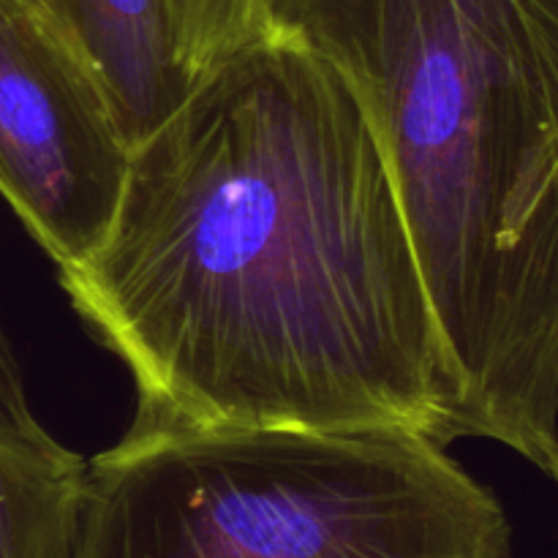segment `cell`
<instances>
[{"instance_id":"obj_4","label":"cell","mask_w":558,"mask_h":558,"mask_svg":"<svg viewBox=\"0 0 558 558\" xmlns=\"http://www.w3.org/2000/svg\"><path fill=\"white\" fill-rule=\"evenodd\" d=\"M131 147L47 0H0V196L58 270L109 232Z\"/></svg>"},{"instance_id":"obj_9","label":"cell","mask_w":558,"mask_h":558,"mask_svg":"<svg viewBox=\"0 0 558 558\" xmlns=\"http://www.w3.org/2000/svg\"><path fill=\"white\" fill-rule=\"evenodd\" d=\"M554 480H556V485H558V463H556V472H554Z\"/></svg>"},{"instance_id":"obj_7","label":"cell","mask_w":558,"mask_h":558,"mask_svg":"<svg viewBox=\"0 0 558 558\" xmlns=\"http://www.w3.org/2000/svg\"><path fill=\"white\" fill-rule=\"evenodd\" d=\"M167 11L178 58L194 80L270 22L267 0H167Z\"/></svg>"},{"instance_id":"obj_3","label":"cell","mask_w":558,"mask_h":558,"mask_svg":"<svg viewBox=\"0 0 558 558\" xmlns=\"http://www.w3.org/2000/svg\"><path fill=\"white\" fill-rule=\"evenodd\" d=\"M488 485L407 430L134 428L85 469L71 558H510Z\"/></svg>"},{"instance_id":"obj_2","label":"cell","mask_w":558,"mask_h":558,"mask_svg":"<svg viewBox=\"0 0 558 558\" xmlns=\"http://www.w3.org/2000/svg\"><path fill=\"white\" fill-rule=\"evenodd\" d=\"M385 156L461 439L558 463V0H267Z\"/></svg>"},{"instance_id":"obj_8","label":"cell","mask_w":558,"mask_h":558,"mask_svg":"<svg viewBox=\"0 0 558 558\" xmlns=\"http://www.w3.org/2000/svg\"><path fill=\"white\" fill-rule=\"evenodd\" d=\"M0 425L27 439H52L49 430L38 423L27 401L25 376H22L20 357L14 352L9 330H5L3 314H0Z\"/></svg>"},{"instance_id":"obj_5","label":"cell","mask_w":558,"mask_h":558,"mask_svg":"<svg viewBox=\"0 0 558 558\" xmlns=\"http://www.w3.org/2000/svg\"><path fill=\"white\" fill-rule=\"evenodd\" d=\"M90 65L125 145L147 140L194 87L174 49L167 0H47Z\"/></svg>"},{"instance_id":"obj_1","label":"cell","mask_w":558,"mask_h":558,"mask_svg":"<svg viewBox=\"0 0 558 558\" xmlns=\"http://www.w3.org/2000/svg\"><path fill=\"white\" fill-rule=\"evenodd\" d=\"M58 276L134 376V428L461 439V385L374 129L276 22L131 150L109 232Z\"/></svg>"},{"instance_id":"obj_6","label":"cell","mask_w":558,"mask_h":558,"mask_svg":"<svg viewBox=\"0 0 558 558\" xmlns=\"http://www.w3.org/2000/svg\"><path fill=\"white\" fill-rule=\"evenodd\" d=\"M87 461L0 425V558H71Z\"/></svg>"}]
</instances>
